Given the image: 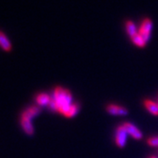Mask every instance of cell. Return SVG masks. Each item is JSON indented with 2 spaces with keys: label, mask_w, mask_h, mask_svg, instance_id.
<instances>
[{
  "label": "cell",
  "mask_w": 158,
  "mask_h": 158,
  "mask_svg": "<svg viewBox=\"0 0 158 158\" xmlns=\"http://www.w3.org/2000/svg\"><path fill=\"white\" fill-rule=\"evenodd\" d=\"M54 98L57 103L58 112L64 115L69 106L72 105L71 93L68 90H64L62 87H57L54 92Z\"/></svg>",
  "instance_id": "obj_1"
},
{
  "label": "cell",
  "mask_w": 158,
  "mask_h": 158,
  "mask_svg": "<svg viewBox=\"0 0 158 158\" xmlns=\"http://www.w3.org/2000/svg\"><path fill=\"white\" fill-rule=\"evenodd\" d=\"M151 30H152V21L149 19H145L141 23L138 34L141 35L146 42H148L151 35Z\"/></svg>",
  "instance_id": "obj_2"
},
{
  "label": "cell",
  "mask_w": 158,
  "mask_h": 158,
  "mask_svg": "<svg viewBox=\"0 0 158 158\" xmlns=\"http://www.w3.org/2000/svg\"><path fill=\"white\" fill-rule=\"evenodd\" d=\"M127 132L124 127V126H119L117 131H116V136H115V142L117 146L119 148L125 147L127 143Z\"/></svg>",
  "instance_id": "obj_3"
},
{
  "label": "cell",
  "mask_w": 158,
  "mask_h": 158,
  "mask_svg": "<svg viewBox=\"0 0 158 158\" xmlns=\"http://www.w3.org/2000/svg\"><path fill=\"white\" fill-rule=\"evenodd\" d=\"M123 126L127 130V134L130 135L133 138H135L136 140H140L142 138V133L134 124H132L130 122H125Z\"/></svg>",
  "instance_id": "obj_4"
},
{
  "label": "cell",
  "mask_w": 158,
  "mask_h": 158,
  "mask_svg": "<svg viewBox=\"0 0 158 158\" xmlns=\"http://www.w3.org/2000/svg\"><path fill=\"white\" fill-rule=\"evenodd\" d=\"M107 112L111 115H121V116H126L128 114L127 109L122 106H118L116 105H110L107 106Z\"/></svg>",
  "instance_id": "obj_5"
},
{
  "label": "cell",
  "mask_w": 158,
  "mask_h": 158,
  "mask_svg": "<svg viewBox=\"0 0 158 158\" xmlns=\"http://www.w3.org/2000/svg\"><path fill=\"white\" fill-rule=\"evenodd\" d=\"M20 123H21V126H22L23 130L28 135H34V127H33V125L31 123V120L30 119L21 117Z\"/></svg>",
  "instance_id": "obj_6"
},
{
  "label": "cell",
  "mask_w": 158,
  "mask_h": 158,
  "mask_svg": "<svg viewBox=\"0 0 158 158\" xmlns=\"http://www.w3.org/2000/svg\"><path fill=\"white\" fill-rule=\"evenodd\" d=\"M0 47L3 50L10 52L11 50V44L5 34L0 32Z\"/></svg>",
  "instance_id": "obj_7"
},
{
  "label": "cell",
  "mask_w": 158,
  "mask_h": 158,
  "mask_svg": "<svg viewBox=\"0 0 158 158\" xmlns=\"http://www.w3.org/2000/svg\"><path fill=\"white\" fill-rule=\"evenodd\" d=\"M40 113V109L39 107H36V106H33V107H30L28 109H27L24 113H22L21 117L26 118H28V119H32L34 118V116L38 115Z\"/></svg>",
  "instance_id": "obj_8"
},
{
  "label": "cell",
  "mask_w": 158,
  "mask_h": 158,
  "mask_svg": "<svg viewBox=\"0 0 158 158\" xmlns=\"http://www.w3.org/2000/svg\"><path fill=\"white\" fill-rule=\"evenodd\" d=\"M144 105L148 109V111L149 113L155 115V116H157L158 115V104H156V102L151 101V100H146L144 102Z\"/></svg>",
  "instance_id": "obj_9"
},
{
  "label": "cell",
  "mask_w": 158,
  "mask_h": 158,
  "mask_svg": "<svg viewBox=\"0 0 158 158\" xmlns=\"http://www.w3.org/2000/svg\"><path fill=\"white\" fill-rule=\"evenodd\" d=\"M51 100V98L46 93H40L36 97V102L37 104L43 106H48L49 102Z\"/></svg>",
  "instance_id": "obj_10"
},
{
  "label": "cell",
  "mask_w": 158,
  "mask_h": 158,
  "mask_svg": "<svg viewBox=\"0 0 158 158\" xmlns=\"http://www.w3.org/2000/svg\"><path fill=\"white\" fill-rule=\"evenodd\" d=\"M126 30H127V33L129 35L131 38H133L134 36H135L137 33V28H136L135 23L131 20H127L126 22Z\"/></svg>",
  "instance_id": "obj_11"
},
{
  "label": "cell",
  "mask_w": 158,
  "mask_h": 158,
  "mask_svg": "<svg viewBox=\"0 0 158 158\" xmlns=\"http://www.w3.org/2000/svg\"><path fill=\"white\" fill-rule=\"evenodd\" d=\"M79 109H80V106H79L78 104H72L68 109V111L65 113L64 116H66L68 118L74 117L79 112Z\"/></svg>",
  "instance_id": "obj_12"
},
{
  "label": "cell",
  "mask_w": 158,
  "mask_h": 158,
  "mask_svg": "<svg viewBox=\"0 0 158 158\" xmlns=\"http://www.w3.org/2000/svg\"><path fill=\"white\" fill-rule=\"evenodd\" d=\"M132 41H133L136 46H138V47H140V48H144L145 45H146V43H147L139 34H137L135 36H134V37L132 38Z\"/></svg>",
  "instance_id": "obj_13"
},
{
  "label": "cell",
  "mask_w": 158,
  "mask_h": 158,
  "mask_svg": "<svg viewBox=\"0 0 158 158\" xmlns=\"http://www.w3.org/2000/svg\"><path fill=\"white\" fill-rule=\"evenodd\" d=\"M148 144L152 147H158V136L151 137L148 140Z\"/></svg>",
  "instance_id": "obj_14"
},
{
  "label": "cell",
  "mask_w": 158,
  "mask_h": 158,
  "mask_svg": "<svg viewBox=\"0 0 158 158\" xmlns=\"http://www.w3.org/2000/svg\"><path fill=\"white\" fill-rule=\"evenodd\" d=\"M150 158H156V156H152V157H150Z\"/></svg>",
  "instance_id": "obj_15"
}]
</instances>
